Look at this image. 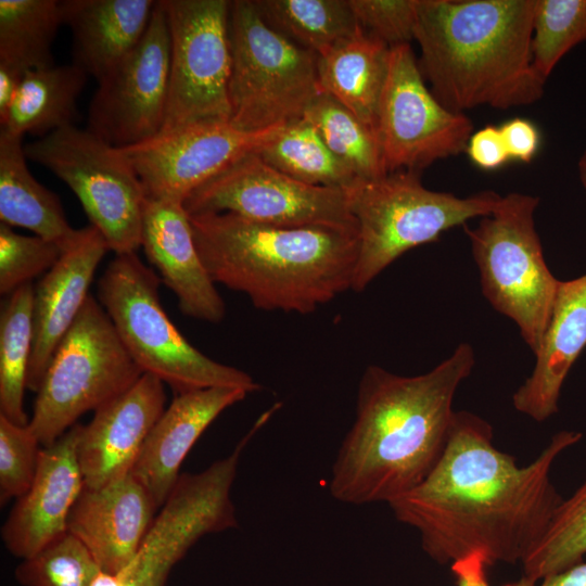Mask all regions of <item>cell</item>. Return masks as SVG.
<instances>
[{"label":"cell","instance_id":"obj_16","mask_svg":"<svg viewBox=\"0 0 586 586\" xmlns=\"http://www.w3.org/2000/svg\"><path fill=\"white\" fill-rule=\"evenodd\" d=\"M165 402L164 382L143 373L128 391L94 411L77 445L85 486L99 488L130 473Z\"/></svg>","mask_w":586,"mask_h":586},{"label":"cell","instance_id":"obj_3","mask_svg":"<svg viewBox=\"0 0 586 586\" xmlns=\"http://www.w3.org/2000/svg\"><path fill=\"white\" fill-rule=\"evenodd\" d=\"M536 0H416L420 71L448 110H508L538 101L532 62Z\"/></svg>","mask_w":586,"mask_h":586},{"label":"cell","instance_id":"obj_33","mask_svg":"<svg viewBox=\"0 0 586 586\" xmlns=\"http://www.w3.org/2000/svg\"><path fill=\"white\" fill-rule=\"evenodd\" d=\"M586 555V481L563 499L542 539L521 563L526 577L539 582L584 560Z\"/></svg>","mask_w":586,"mask_h":586},{"label":"cell","instance_id":"obj_36","mask_svg":"<svg viewBox=\"0 0 586 586\" xmlns=\"http://www.w3.org/2000/svg\"><path fill=\"white\" fill-rule=\"evenodd\" d=\"M65 247L38 235H23L0 222V293L10 295L20 286L47 273Z\"/></svg>","mask_w":586,"mask_h":586},{"label":"cell","instance_id":"obj_12","mask_svg":"<svg viewBox=\"0 0 586 586\" xmlns=\"http://www.w3.org/2000/svg\"><path fill=\"white\" fill-rule=\"evenodd\" d=\"M189 216L231 213L280 227H326L358 232L343 190L297 181L249 153L193 190Z\"/></svg>","mask_w":586,"mask_h":586},{"label":"cell","instance_id":"obj_18","mask_svg":"<svg viewBox=\"0 0 586 586\" xmlns=\"http://www.w3.org/2000/svg\"><path fill=\"white\" fill-rule=\"evenodd\" d=\"M141 246L184 316L211 323L225 318V302L200 257L182 203L145 196Z\"/></svg>","mask_w":586,"mask_h":586},{"label":"cell","instance_id":"obj_20","mask_svg":"<svg viewBox=\"0 0 586 586\" xmlns=\"http://www.w3.org/2000/svg\"><path fill=\"white\" fill-rule=\"evenodd\" d=\"M157 506L130 473L99 488H84L67 520V532L90 550L101 571L118 574L136 556Z\"/></svg>","mask_w":586,"mask_h":586},{"label":"cell","instance_id":"obj_26","mask_svg":"<svg viewBox=\"0 0 586 586\" xmlns=\"http://www.w3.org/2000/svg\"><path fill=\"white\" fill-rule=\"evenodd\" d=\"M23 136L0 127V222L26 228L65 249L77 234L59 196L27 167Z\"/></svg>","mask_w":586,"mask_h":586},{"label":"cell","instance_id":"obj_41","mask_svg":"<svg viewBox=\"0 0 586 586\" xmlns=\"http://www.w3.org/2000/svg\"><path fill=\"white\" fill-rule=\"evenodd\" d=\"M488 564L480 555H471L450 564L456 586H492L487 577ZM537 582L523 575L504 586H536Z\"/></svg>","mask_w":586,"mask_h":586},{"label":"cell","instance_id":"obj_5","mask_svg":"<svg viewBox=\"0 0 586 586\" xmlns=\"http://www.w3.org/2000/svg\"><path fill=\"white\" fill-rule=\"evenodd\" d=\"M161 282L137 253L115 255L98 281V301L143 373L176 394L208 387L258 391L250 374L209 358L180 333L162 306Z\"/></svg>","mask_w":586,"mask_h":586},{"label":"cell","instance_id":"obj_22","mask_svg":"<svg viewBox=\"0 0 586 586\" xmlns=\"http://www.w3.org/2000/svg\"><path fill=\"white\" fill-rule=\"evenodd\" d=\"M586 347V273L559 282L528 378L512 395L514 409L543 422L558 412L563 383Z\"/></svg>","mask_w":586,"mask_h":586},{"label":"cell","instance_id":"obj_35","mask_svg":"<svg viewBox=\"0 0 586 586\" xmlns=\"http://www.w3.org/2000/svg\"><path fill=\"white\" fill-rule=\"evenodd\" d=\"M101 569L86 545L69 532L23 559L15 577L23 586H90Z\"/></svg>","mask_w":586,"mask_h":586},{"label":"cell","instance_id":"obj_23","mask_svg":"<svg viewBox=\"0 0 586 586\" xmlns=\"http://www.w3.org/2000/svg\"><path fill=\"white\" fill-rule=\"evenodd\" d=\"M220 528L221 515L207 495L189 485L176 486L136 556L117 574L120 586H164L173 566L191 546Z\"/></svg>","mask_w":586,"mask_h":586},{"label":"cell","instance_id":"obj_7","mask_svg":"<svg viewBox=\"0 0 586 586\" xmlns=\"http://www.w3.org/2000/svg\"><path fill=\"white\" fill-rule=\"evenodd\" d=\"M230 124L259 132L303 118L322 91L318 55L273 29L254 0L230 1Z\"/></svg>","mask_w":586,"mask_h":586},{"label":"cell","instance_id":"obj_28","mask_svg":"<svg viewBox=\"0 0 586 586\" xmlns=\"http://www.w3.org/2000/svg\"><path fill=\"white\" fill-rule=\"evenodd\" d=\"M254 3L273 29L317 55L361 30L348 0H254Z\"/></svg>","mask_w":586,"mask_h":586},{"label":"cell","instance_id":"obj_4","mask_svg":"<svg viewBox=\"0 0 586 586\" xmlns=\"http://www.w3.org/2000/svg\"><path fill=\"white\" fill-rule=\"evenodd\" d=\"M189 217L212 280L258 309L310 314L352 290L358 232L272 226L231 213Z\"/></svg>","mask_w":586,"mask_h":586},{"label":"cell","instance_id":"obj_1","mask_svg":"<svg viewBox=\"0 0 586 586\" xmlns=\"http://www.w3.org/2000/svg\"><path fill=\"white\" fill-rule=\"evenodd\" d=\"M582 433L560 431L526 466L494 444L493 426L455 411L445 450L428 477L388 504L395 519L419 533L441 565L480 555L488 566L522 563L563 500L551 481L558 457Z\"/></svg>","mask_w":586,"mask_h":586},{"label":"cell","instance_id":"obj_13","mask_svg":"<svg viewBox=\"0 0 586 586\" xmlns=\"http://www.w3.org/2000/svg\"><path fill=\"white\" fill-rule=\"evenodd\" d=\"M375 132L387 174L420 173L466 152L473 124L464 113L448 110L434 97L410 44H400L391 48Z\"/></svg>","mask_w":586,"mask_h":586},{"label":"cell","instance_id":"obj_43","mask_svg":"<svg viewBox=\"0 0 586 586\" xmlns=\"http://www.w3.org/2000/svg\"><path fill=\"white\" fill-rule=\"evenodd\" d=\"M537 583L536 586H586V562L583 560Z\"/></svg>","mask_w":586,"mask_h":586},{"label":"cell","instance_id":"obj_31","mask_svg":"<svg viewBox=\"0 0 586 586\" xmlns=\"http://www.w3.org/2000/svg\"><path fill=\"white\" fill-rule=\"evenodd\" d=\"M61 25L58 0H0V63L24 73L54 65L52 44Z\"/></svg>","mask_w":586,"mask_h":586},{"label":"cell","instance_id":"obj_24","mask_svg":"<svg viewBox=\"0 0 586 586\" xmlns=\"http://www.w3.org/2000/svg\"><path fill=\"white\" fill-rule=\"evenodd\" d=\"M63 25L73 38V63L101 80L140 42L156 1L62 0Z\"/></svg>","mask_w":586,"mask_h":586},{"label":"cell","instance_id":"obj_39","mask_svg":"<svg viewBox=\"0 0 586 586\" xmlns=\"http://www.w3.org/2000/svg\"><path fill=\"white\" fill-rule=\"evenodd\" d=\"M466 152L477 167L485 170L496 169L510 158L499 127L493 125L473 132Z\"/></svg>","mask_w":586,"mask_h":586},{"label":"cell","instance_id":"obj_10","mask_svg":"<svg viewBox=\"0 0 586 586\" xmlns=\"http://www.w3.org/2000/svg\"><path fill=\"white\" fill-rule=\"evenodd\" d=\"M28 160L60 178L115 255L141 246L143 186L120 149L76 125L24 145Z\"/></svg>","mask_w":586,"mask_h":586},{"label":"cell","instance_id":"obj_14","mask_svg":"<svg viewBox=\"0 0 586 586\" xmlns=\"http://www.w3.org/2000/svg\"><path fill=\"white\" fill-rule=\"evenodd\" d=\"M169 59L167 16L156 1L140 42L98 81L86 128L118 149L156 137L165 118Z\"/></svg>","mask_w":586,"mask_h":586},{"label":"cell","instance_id":"obj_32","mask_svg":"<svg viewBox=\"0 0 586 586\" xmlns=\"http://www.w3.org/2000/svg\"><path fill=\"white\" fill-rule=\"evenodd\" d=\"M303 117L359 179H374L387 174L375 131L335 98L321 91Z\"/></svg>","mask_w":586,"mask_h":586},{"label":"cell","instance_id":"obj_34","mask_svg":"<svg viewBox=\"0 0 586 586\" xmlns=\"http://www.w3.org/2000/svg\"><path fill=\"white\" fill-rule=\"evenodd\" d=\"M586 41V0H536L532 62L547 80L559 61Z\"/></svg>","mask_w":586,"mask_h":586},{"label":"cell","instance_id":"obj_29","mask_svg":"<svg viewBox=\"0 0 586 586\" xmlns=\"http://www.w3.org/2000/svg\"><path fill=\"white\" fill-rule=\"evenodd\" d=\"M256 153L268 165L307 184L345 191L359 179L304 117L282 126Z\"/></svg>","mask_w":586,"mask_h":586},{"label":"cell","instance_id":"obj_44","mask_svg":"<svg viewBox=\"0 0 586 586\" xmlns=\"http://www.w3.org/2000/svg\"><path fill=\"white\" fill-rule=\"evenodd\" d=\"M90 586H120V582L117 574L101 571Z\"/></svg>","mask_w":586,"mask_h":586},{"label":"cell","instance_id":"obj_15","mask_svg":"<svg viewBox=\"0 0 586 586\" xmlns=\"http://www.w3.org/2000/svg\"><path fill=\"white\" fill-rule=\"evenodd\" d=\"M280 128L250 132L230 122H203L120 151L136 170L145 196L183 204L193 190L258 150Z\"/></svg>","mask_w":586,"mask_h":586},{"label":"cell","instance_id":"obj_38","mask_svg":"<svg viewBox=\"0 0 586 586\" xmlns=\"http://www.w3.org/2000/svg\"><path fill=\"white\" fill-rule=\"evenodd\" d=\"M360 28L393 48L415 40L416 0H348Z\"/></svg>","mask_w":586,"mask_h":586},{"label":"cell","instance_id":"obj_21","mask_svg":"<svg viewBox=\"0 0 586 586\" xmlns=\"http://www.w3.org/2000/svg\"><path fill=\"white\" fill-rule=\"evenodd\" d=\"M249 393L238 387H208L176 394L150 431L130 474L162 507L179 479L186 456L208 425Z\"/></svg>","mask_w":586,"mask_h":586},{"label":"cell","instance_id":"obj_2","mask_svg":"<svg viewBox=\"0 0 586 586\" xmlns=\"http://www.w3.org/2000/svg\"><path fill=\"white\" fill-rule=\"evenodd\" d=\"M474 365L472 346L460 343L418 375L368 366L358 384L354 423L332 464L331 496L348 505H388L420 485L445 450L456 392Z\"/></svg>","mask_w":586,"mask_h":586},{"label":"cell","instance_id":"obj_17","mask_svg":"<svg viewBox=\"0 0 586 586\" xmlns=\"http://www.w3.org/2000/svg\"><path fill=\"white\" fill-rule=\"evenodd\" d=\"M81 424H75L54 444L40 450L30 488L12 508L1 530L15 557L26 559L67 532L69 512L84 488L77 459Z\"/></svg>","mask_w":586,"mask_h":586},{"label":"cell","instance_id":"obj_45","mask_svg":"<svg viewBox=\"0 0 586 586\" xmlns=\"http://www.w3.org/2000/svg\"><path fill=\"white\" fill-rule=\"evenodd\" d=\"M577 168H578L579 180L586 192V151L582 154L577 164Z\"/></svg>","mask_w":586,"mask_h":586},{"label":"cell","instance_id":"obj_37","mask_svg":"<svg viewBox=\"0 0 586 586\" xmlns=\"http://www.w3.org/2000/svg\"><path fill=\"white\" fill-rule=\"evenodd\" d=\"M39 441L29 425L0 415V502L20 498L31 486L39 463Z\"/></svg>","mask_w":586,"mask_h":586},{"label":"cell","instance_id":"obj_6","mask_svg":"<svg viewBox=\"0 0 586 586\" xmlns=\"http://www.w3.org/2000/svg\"><path fill=\"white\" fill-rule=\"evenodd\" d=\"M344 192L358 227L354 292H362L404 253L469 219L489 215L502 196L491 190L464 198L432 191L413 171L358 179Z\"/></svg>","mask_w":586,"mask_h":586},{"label":"cell","instance_id":"obj_8","mask_svg":"<svg viewBox=\"0 0 586 586\" xmlns=\"http://www.w3.org/2000/svg\"><path fill=\"white\" fill-rule=\"evenodd\" d=\"M142 374L105 309L89 295L53 353L28 425L40 445L51 446L80 416L120 396Z\"/></svg>","mask_w":586,"mask_h":586},{"label":"cell","instance_id":"obj_25","mask_svg":"<svg viewBox=\"0 0 586 586\" xmlns=\"http://www.w3.org/2000/svg\"><path fill=\"white\" fill-rule=\"evenodd\" d=\"M390 60L391 47L361 29L318 55L320 88L375 131Z\"/></svg>","mask_w":586,"mask_h":586},{"label":"cell","instance_id":"obj_11","mask_svg":"<svg viewBox=\"0 0 586 586\" xmlns=\"http://www.w3.org/2000/svg\"><path fill=\"white\" fill-rule=\"evenodd\" d=\"M161 1L167 16L170 59L160 133L203 122H230V1Z\"/></svg>","mask_w":586,"mask_h":586},{"label":"cell","instance_id":"obj_40","mask_svg":"<svg viewBox=\"0 0 586 586\" xmlns=\"http://www.w3.org/2000/svg\"><path fill=\"white\" fill-rule=\"evenodd\" d=\"M509 157L530 163L539 148V132L535 125L515 117L499 127Z\"/></svg>","mask_w":586,"mask_h":586},{"label":"cell","instance_id":"obj_19","mask_svg":"<svg viewBox=\"0 0 586 586\" xmlns=\"http://www.w3.org/2000/svg\"><path fill=\"white\" fill-rule=\"evenodd\" d=\"M107 251V243L95 227L78 229L59 262L35 285L28 390L38 391L55 348L89 296L94 272Z\"/></svg>","mask_w":586,"mask_h":586},{"label":"cell","instance_id":"obj_27","mask_svg":"<svg viewBox=\"0 0 586 586\" xmlns=\"http://www.w3.org/2000/svg\"><path fill=\"white\" fill-rule=\"evenodd\" d=\"M88 75L76 64L27 71L1 128L44 137L79 119L77 101Z\"/></svg>","mask_w":586,"mask_h":586},{"label":"cell","instance_id":"obj_30","mask_svg":"<svg viewBox=\"0 0 586 586\" xmlns=\"http://www.w3.org/2000/svg\"><path fill=\"white\" fill-rule=\"evenodd\" d=\"M34 290L27 283L13 291L0 313V415L20 425L29 423L24 391L34 343Z\"/></svg>","mask_w":586,"mask_h":586},{"label":"cell","instance_id":"obj_42","mask_svg":"<svg viewBox=\"0 0 586 586\" xmlns=\"http://www.w3.org/2000/svg\"><path fill=\"white\" fill-rule=\"evenodd\" d=\"M24 75V72L0 63V122L5 118L17 94Z\"/></svg>","mask_w":586,"mask_h":586},{"label":"cell","instance_id":"obj_9","mask_svg":"<svg viewBox=\"0 0 586 586\" xmlns=\"http://www.w3.org/2000/svg\"><path fill=\"white\" fill-rule=\"evenodd\" d=\"M537 196L511 192L474 228L464 226L489 304L519 328L535 354L560 280L549 270L535 228Z\"/></svg>","mask_w":586,"mask_h":586}]
</instances>
